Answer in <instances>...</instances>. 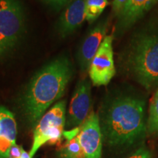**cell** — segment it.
Returning a JSON list of instances; mask_svg holds the SVG:
<instances>
[{
  "mask_svg": "<svg viewBox=\"0 0 158 158\" xmlns=\"http://www.w3.org/2000/svg\"><path fill=\"white\" fill-rule=\"evenodd\" d=\"M99 118L102 138L110 147H130L139 143L147 133L146 102L138 97L123 95L113 99Z\"/></svg>",
  "mask_w": 158,
  "mask_h": 158,
  "instance_id": "cell-1",
  "label": "cell"
},
{
  "mask_svg": "<svg viewBox=\"0 0 158 158\" xmlns=\"http://www.w3.org/2000/svg\"><path fill=\"white\" fill-rule=\"evenodd\" d=\"M73 68L68 58L60 56L45 65L31 78L22 99L28 121L36 125L46 110L64 94Z\"/></svg>",
  "mask_w": 158,
  "mask_h": 158,
  "instance_id": "cell-2",
  "label": "cell"
},
{
  "mask_svg": "<svg viewBox=\"0 0 158 158\" xmlns=\"http://www.w3.org/2000/svg\"><path fill=\"white\" fill-rule=\"evenodd\" d=\"M126 73L150 91L158 87V17L136 31L122 56Z\"/></svg>",
  "mask_w": 158,
  "mask_h": 158,
  "instance_id": "cell-3",
  "label": "cell"
},
{
  "mask_svg": "<svg viewBox=\"0 0 158 158\" xmlns=\"http://www.w3.org/2000/svg\"><path fill=\"white\" fill-rule=\"evenodd\" d=\"M25 29V14L20 0H0V59L15 48Z\"/></svg>",
  "mask_w": 158,
  "mask_h": 158,
  "instance_id": "cell-4",
  "label": "cell"
},
{
  "mask_svg": "<svg viewBox=\"0 0 158 158\" xmlns=\"http://www.w3.org/2000/svg\"><path fill=\"white\" fill-rule=\"evenodd\" d=\"M66 125V102L59 101L45 112L35 125L33 143L29 155L31 158L43 144H57L62 140Z\"/></svg>",
  "mask_w": 158,
  "mask_h": 158,
  "instance_id": "cell-5",
  "label": "cell"
},
{
  "mask_svg": "<svg viewBox=\"0 0 158 158\" xmlns=\"http://www.w3.org/2000/svg\"><path fill=\"white\" fill-rule=\"evenodd\" d=\"M113 40L112 35H106L91 62L88 71L94 86H106L115 76Z\"/></svg>",
  "mask_w": 158,
  "mask_h": 158,
  "instance_id": "cell-6",
  "label": "cell"
},
{
  "mask_svg": "<svg viewBox=\"0 0 158 158\" xmlns=\"http://www.w3.org/2000/svg\"><path fill=\"white\" fill-rule=\"evenodd\" d=\"M91 106L90 81L86 78L81 79L77 84L71 98L65 126L71 130L80 127L92 112Z\"/></svg>",
  "mask_w": 158,
  "mask_h": 158,
  "instance_id": "cell-7",
  "label": "cell"
},
{
  "mask_svg": "<svg viewBox=\"0 0 158 158\" xmlns=\"http://www.w3.org/2000/svg\"><path fill=\"white\" fill-rule=\"evenodd\" d=\"M78 138L87 158H101L102 134L100 118L92 111L86 121L78 127Z\"/></svg>",
  "mask_w": 158,
  "mask_h": 158,
  "instance_id": "cell-8",
  "label": "cell"
},
{
  "mask_svg": "<svg viewBox=\"0 0 158 158\" xmlns=\"http://www.w3.org/2000/svg\"><path fill=\"white\" fill-rule=\"evenodd\" d=\"M107 29L108 22L102 21L91 29L83 40L78 51V60L82 71L89 69L92 59L106 37Z\"/></svg>",
  "mask_w": 158,
  "mask_h": 158,
  "instance_id": "cell-9",
  "label": "cell"
},
{
  "mask_svg": "<svg viewBox=\"0 0 158 158\" xmlns=\"http://www.w3.org/2000/svg\"><path fill=\"white\" fill-rule=\"evenodd\" d=\"M157 2L158 0H128L118 16L117 32L122 33L130 28L142 19Z\"/></svg>",
  "mask_w": 158,
  "mask_h": 158,
  "instance_id": "cell-10",
  "label": "cell"
},
{
  "mask_svg": "<svg viewBox=\"0 0 158 158\" xmlns=\"http://www.w3.org/2000/svg\"><path fill=\"white\" fill-rule=\"evenodd\" d=\"M86 20L85 0H73L69 4L59 20L57 29L64 37L74 32Z\"/></svg>",
  "mask_w": 158,
  "mask_h": 158,
  "instance_id": "cell-11",
  "label": "cell"
},
{
  "mask_svg": "<svg viewBox=\"0 0 158 158\" xmlns=\"http://www.w3.org/2000/svg\"><path fill=\"white\" fill-rule=\"evenodd\" d=\"M17 123L13 114L0 106V158L8 157L11 147L16 143Z\"/></svg>",
  "mask_w": 158,
  "mask_h": 158,
  "instance_id": "cell-12",
  "label": "cell"
},
{
  "mask_svg": "<svg viewBox=\"0 0 158 158\" xmlns=\"http://www.w3.org/2000/svg\"><path fill=\"white\" fill-rule=\"evenodd\" d=\"M78 127L65 134L67 141L60 148L62 158H87L78 138Z\"/></svg>",
  "mask_w": 158,
  "mask_h": 158,
  "instance_id": "cell-13",
  "label": "cell"
},
{
  "mask_svg": "<svg viewBox=\"0 0 158 158\" xmlns=\"http://www.w3.org/2000/svg\"><path fill=\"white\" fill-rule=\"evenodd\" d=\"M108 5V0H85L86 21L91 23L98 19Z\"/></svg>",
  "mask_w": 158,
  "mask_h": 158,
  "instance_id": "cell-14",
  "label": "cell"
},
{
  "mask_svg": "<svg viewBox=\"0 0 158 158\" xmlns=\"http://www.w3.org/2000/svg\"><path fill=\"white\" fill-rule=\"evenodd\" d=\"M147 126L148 134L158 135V87L150 102Z\"/></svg>",
  "mask_w": 158,
  "mask_h": 158,
  "instance_id": "cell-15",
  "label": "cell"
},
{
  "mask_svg": "<svg viewBox=\"0 0 158 158\" xmlns=\"http://www.w3.org/2000/svg\"><path fill=\"white\" fill-rule=\"evenodd\" d=\"M127 158H152L151 152L146 147H139Z\"/></svg>",
  "mask_w": 158,
  "mask_h": 158,
  "instance_id": "cell-16",
  "label": "cell"
},
{
  "mask_svg": "<svg viewBox=\"0 0 158 158\" xmlns=\"http://www.w3.org/2000/svg\"><path fill=\"white\" fill-rule=\"evenodd\" d=\"M23 151H24V149L21 146L17 145L15 143L10 150L8 157L7 158H21Z\"/></svg>",
  "mask_w": 158,
  "mask_h": 158,
  "instance_id": "cell-17",
  "label": "cell"
},
{
  "mask_svg": "<svg viewBox=\"0 0 158 158\" xmlns=\"http://www.w3.org/2000/svg\"><path fill=\"white\" fill-rule=\"evenodd\" d=\"M127 1L128 0H114L112 3V10L114 14L118 16L124 6L127 4Z\"/></svg>",
  "mask_w": 158,
  "mask_h": 158,
  "instance_id": "cell-18",
  "label": "cell"
},
{
  "mask_svg": "<svg viewBox=\"0 0 158 158\" xmlns=\"http://www.w3.org/2000/svg\"><path fill=\"white\" fill-rule=\"evenodd\" d=\"M42 1L43 2L55 7V8H59V7H62V6L68 5V4L69 5L73 0H42Z\"/></svg>",
  "mask_w": 158,
  "mask_h": 158,
  "instance_id": "cell-19",
  "label": "cell"
},
{
  "mask_svg": "<svg viewBox=\"0 0 158 158\" xmlns=\"http://www.w3.org/2000/svg\"><path fill=\"white\" fill-rule=\"evenodd\" d=\"M21 158H31L30 157V156H29V153H27V152L25 151H23V155H22V157Z\"/></svg>",
  "mask_w": 158,
  "mask_h": 158,
  "instance_id": "cell-20",
  "label": "cell"
}]
</instances>
